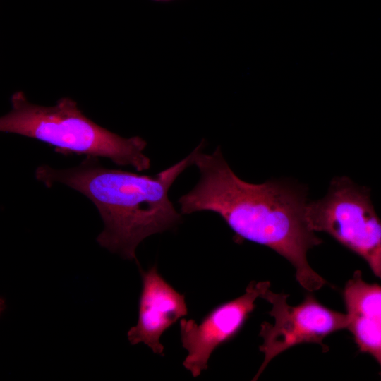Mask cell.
Segmentation results:
<instances>
[{
	"instance_id": "52a82bcc",
	"label": "cell",
	"mask_w": 381,
	"mask_h": 381,
	"mask_svg": "<svg viewBox=\"0 0 381 381\" xmlns=\"http://www.w3.org/2000/svg\"><path fill=\"white\" fill-rule=\"evenodd\" d=\"M142 290L137 324L127 333L131 344L143 343L157 354L163 355L162 334L188 314L185 296L178 292L158 272L156 265L140 269Z\"/></svg>"
},
{
	"instance_id": "277c9868",
	"label": "cell",
	"mask_w": 381,
	"mask_h": 381,
	"mask_svg": "<svg viewBox=\"0 0 381 381\" xmlns=\"http://www.w3.org/2000/svg\"><path fill=\"white\" fill-rule=\"evenodd\" d=\"M305 217L312 231L328 234L358 255L381 279V220L365 188L336 177L324 198L307 203Z\"/></svg>"
},
{
	"instance_id": "3957f363",
	"label": "cell",
	"mask_w": 381,
	"mask_h": 381,
	"mask_svg": "<svg viewBox=\"0 0 381 381\" xmlns=\"http://www.w3.org/2000/svg\"><path fill=\"white\" fill-rule=\"evenodd\" d=\"M11 110L0 118V131L35 139L56 152L104 157L138 171L150 168L143 151L146 141L139 136L123 138L87 117L73 99L63 97L54 106L30 103L22 91L11 97Z\"/></svg>"
},
{
	"instance_id": "7a4b0ae2",
	"label": "cell",
	"mask_w": 381,
	"mask_h": 381,
	"mask_svg": "<svg viewBox=\"0 0 381 381\" xmlns=\"http://www.w3.org/2000/svg\"><path fill=\"white\" fill-rule=\"evenodd\" d=\"M196 150L197 147L182 160L151 176L105 167L98 157L86 156L72 168L41 165L35 170V177L48 188L59 183L90 200L104 225L97 243L137 262L135 250L143 239L180 223L181 214L168 193L176 178L194 164Z\"/></svg>"
},
{
	"instance_id": "8992f818",
	"label": "cell",
	"mask_w": 381,
	"mask_h": 381,
	"mask_svg": "<svg viewBox=\"0 0 381 381\" xmlns=\"http://www.w3.org/2000/svg\"><path fill=\"white\" fill-rule=\"evenodd\" d=\"M270 286L268 281L251 282L243 295L217 306L200 323L181 319V340L188 352L183 365L193 377L207 368L209 358L217 347L236 336L255 308L257 298Z\"/></svg>"
},
{
	"instance_id": "6da1fadb",
	"label": "cell",
	"mask_w": 381,
	"mask_h": 381,
	"mask_svg": "<svg viewBox=\"0 0 381 381\" xmlns=\"http://www.w3.org/2000/svg\"><path fill=\"white\" fill-rule=\"evenodd\" d=\"M198 145L194 164L200 178L179 199L181 214L211 211L219 214L235 234V241L265 246L294 267L296 278L306 290L321 289L326 281L311 268L308 251L322 243L306 222V190L282 181L260 184L238 177L219 147L212 154Z\"/></svg>"
},
{
	"instance_id": "9c48e42d",
	"label": "cell",
	"mask_w": 381,
	"mask_h": 381,
	"mask_svg": "<svg viewBox=\"0 0 381 381\" xmlns=\"http://www.w3.org/2000/svg\"><path fill=\"white\" fill-rule=\"evenodd\" d=\"M155 1H170L171 0H153Z\"/></svg>"
},
{
	"instance_id": "5b68a950",
	"label": "cell",
	"mask_w": 381,
	"mask_h": 381,
	"mask_svg": "<svg viewBox=\"0 0 381 381\" xmlns=\"http://www.w3.org/2000/svg\"><path fill=\"white\" fill-rule=\"evenodd\" d=\"M289 295L266 289L260 298L272 306L269 314L274 324L263 322L259 335L262 344L259 349L264 360L253 380H256L268 363L279 353L303 343L320 345L325 351L328 348L323 340L329 334L347 327L346 314L329 309L320 303L310 294L297 306L288 303Z\"/></svg>"
},
{
	"instance_id": "ba28073f",
	"label": "cell",
	"mask_w": 381,
	"mask_h": 381,
	"mask_svg": "<svg viewBox=\"0 0 381 381\" xmlns=\"http://www.w3.org/2000/svg\"><path fill=\"white\" fill-rule=\"evenodd\" d=\"M343 298L346 329L360 351L371 355L381 368V286L365 282L356 270L345 284Z\"/></svg>"
}]
</instances>
